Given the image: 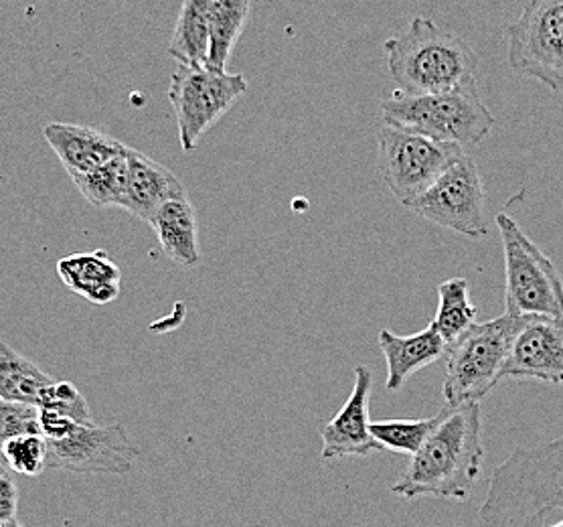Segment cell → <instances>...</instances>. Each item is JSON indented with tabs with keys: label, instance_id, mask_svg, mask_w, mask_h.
Wrapping results in <instances>:
<instances>
[{
	"label": "cell",
	"instance_id": "4fadbf2b",
	"mask_svg": "<svg viewBox=\"0 0 563 527\" xmlns=\"http://www.w3.org/2000/svg\"><path fill=\"white\" fill-rule=\"evenodd\" d=\"M503 377H526L545 384H563V325L536 317L512 341Z\"/></svg>",
	"mask_w": 563,
	"mask_h": 527
},
{
	"label": "cell",
	"instance_id": "30bf717a",
	"mask_svg": "<svg viewBox=\"0 0 563 527\" xmlns=\"http://www.w3.org/2000/svg\"><path fill=\"white\" fill-rule=\"evenodd\" d=\"M507 57L517 74L563 94V0H529L507 26Z\"/></svg>",
	"mask_w": 563,
	"mask_h": 527
},
{
	"label": "cell",
	"instance_id": "44dd1931",
	"mask_svg": "<svg viewBox=\"0 0 563 527\" xmlns=\"http://www.w3.org/2000/svg\"><path fill=\"white\" fill-rule=\"evenodd\" d=\"M252 0H211L207 67L225 72L231 52L244 31Z\"/></svg>",
	"mask_w": 563,
	"mask_h": 527
},
{
	"label": "cell",
	"instance_id": "7c38bea8",
	"mask_svg": "<svg viewBox=\"0 0 563 527\" xmlns=\"http://www.w3.org/2000/svg\"><path fill=\"white\" fill-rule=\"evenodd\" d=\"M373 373L365 365L355 367V386L343 408L329 425L322 426V461L334 463L345 457H367L382 450L369 430V402H372Z\"/></svg>",
	"mask_w": 563,
	"mask_h": 527
},
{
	"label": "cell",
	"instance_id": "cb8c5ba5",
	"mask_svg": "<svg viewBox=\"0 0 563 527\" xmlns=\"http://www.w3.org/2000/svg\"><path fill=\"white\" fill-rule=\"evenodd\" d=\"M435 425H438V414L434 418H423V420L372 422L369 430L382 450H391V452H401V454L413 457L418 450L422 449L426 438L432 435Z\"/></svg>",
	"mask_w": 563,
	"mask_h": 527
},
{
	"label": "cell",
	"instance_id": "ba28073f",
	"mask_svg": "<svg viewBox=\"0 0 563 527\" xmlns=\"http://www.w3.org/2000/svg\"><path fill=\"white\" fill-rule=\"evenodd\" d=\"M462 155L461 146L438 142L411 130L385 122L377 130L379 175L389 194L404 207L428 191Z\"/></svg>",
	"mask_w": 563,
	"mask_h": 527
},
{
	"label": "cell",
	"instance_id": "ffe728a7",
	"mask_svg": "<svg viewBox=\"0 0 563 527\" xmlns=\"http://www.w3.org/2000/svg\"><path fill=\"white\" fill-rule=\"evenodd\" d=\"M53 384L52 375L0 339V398L33 404L38 408Z\"/></svg>",
	"mask_w": 563,
	"mask_h": 527
},
{
	"label": "cell",
	"instance_id": "6da1fadb",
	"mask_svg": "<svg viewBox=\"0 0 563 527\" xmlns=\"http://www.w3.org/2000/svg\"><path fill=\"white\" fill-rule=\"evenodd\" d=\"M485 463L483 414L478 404L444 406L438 425L391 491L404 499L438 497L464 502Z\"/></svg>",
	"mask_w": 563,
	"mask_h": 527
},
{
	"label": "cell",
	"instance_id": "7402d4cb",
	"mask_svg": "<svg viewBox=\"0 0 563 527\" xmlns=\"http://www.w3.org/2000/svg\"><path fill=\"white\" fill-rule=\"evenodd\" d=\"M77 191L93 207H122L129 209V158L122 155L108 161L102 167L71 177Z\"/></svg>",
	"mask_w": 563,
	"mask_h": 527
},
{
	"label": "cell",
	"instance_id": "8992f818",
	"mask_svg": "<svg viewBox=\"0 0 563 527\" xmlns=\"http://www.w3.org/2000/svg\"><path fill=\"white\" fill-rule=\"evenodd\" d=\"M536 317H511L474 322L446 351L444 398L449 406L478 404L497 382L511 353L512 341L527 322Z\"/></svg>",
	"mask_w": 563,
	"mask_h": 527
},
{
	"label": "cell",
	"instance_id": "484cf974",
	"mask_svg": "<svg viewBox=\"0 0 563 527\" xmlns=\"http://www.w3.org/2000/svg\"><path fill=\"white\" fill-rule=\"evenodd\" d=\"M23 435H41L37 406L0 398V447Z\"/></svg>",
	"mask_w": 563,
	"mask_h": 527
},
{
	"label": "cell",
	"instance_id": "4316f807",
	"mask_svg": "<svg viewBox=\"0 0 563 527\" xmlns=\"http://www.w3.org/2000/svg\"><path fill=\"white\" fill-rule=\"evenodd\" d=\"M38 410L55 411V414H62L67 416L76 422H91L90 406L86 398L77 392L76 386L67 384V382H55L45 398L41 402Z\"/></svg>",
	"mask_w": 563,
	"mask_h": 527
},
{
	"label": "cell",
	"instance_id": "3957f363",
	"mask_svg": "<svg viewBox=\"0 0 563 527\" xmlns=\"http://www.w3.org/2000/svg\"><path fill=\"white\" fill-rule=\"evenodd\" d=\"M384 52L387 72L404 94H440L476 79L473 47L428 17H416L406 31L385 41Z\"/></svg>",
	"mask_w": 563,
	"mask_h": 527
},
{
	"label": "cell",
	"instance_id": "9a60e30c",
	"mask_svg": "<svg viewBox=\"0 0 563 527\" xmlns=\"http://www.w3.org/2000/svg\"><path fill=\"white\" fill-rule=\"evenodd\" d=\"M129 158V211L130 216L151 221L154 213L170 199L185 197V185L167 167L153 161L136 149L126 146Z\"/></svg>",
	"mask_w": 563,
	"mask_h": 527
},
{
	"label": "cell",
	"instance_id": "2e32d148",
	"mask_svg": "<svg viewBox=\"0 0 563 527\" xmlns=\"http://www.w3.org/2000/svg\"><path fill=\"white\" fill-rule=\"evenodd\" d=\"M379 348L384 351L385 361H387L385 386L389 392L401 389L410 375L432 365L434 361L446 358V351H449L446 341L438 334L432 325L406 337L384 329L379 333Z\"/></svg>",
	"mask_w": 563,
	"mask_h": 527
},
{
	"label": "cell",
	"instance_id": "277c9868",
	"mask_svg": "<svg viewBox=\"0 0 563 527\" xmlns=\"http://www.w3.org/2000/svg\"><path fill=\"white\" fill-rule=\"evenodd\" d=\"M382 118L385 124L461 149L481 144L495 127V117L483 102L476 79L440 94L411 96L396 90L382 106Z\"/></svg>",
	"mask_w": 563,
	"mask_h": 527
},
{
	"label": "cell",
	"instance_id": "52a82bcc",
	"mask_svg": "<svg viewBox=\"0 0 563 527\" xmlns=\"http://www.w3.org/2000/svg\"><path fill=\"white\" fill-rule=\"evenodd\" d=\"M505 254V312L511 317H541L563 325V281L517 221L497 216Z\"/></svg>",
	"mask_w": 563,
	"mask_h": 527
},
{
	"label": "cell",
	"instance_id": "f1b7e54d",
	"mask_svg": "<svg viewBox=\"0 0 563 527\" xmlns=\"http://www.w3.org/2000/svg\"><path fill=\"white\" fill-rule=\"evenodd\" d=\"M0 527H23V524L14 517V519H11V521H7V524H2Z\"/></svg>",
	"mask_w": 563,
	"mask_h": 527
},
{
	"label": "cell",
	"instance_id": "8fae6325",
	"mask_svg": "<svg viewBox=\"0 0 563 527\" xmlns=\"http://www.w3.org/2000/svg\"><path fill=\"white\" fill-rule=\"evenodd\" d=\"M406 207L450 232L468 238L488 235L485 187L471 156L462 155L452 163L428 191Z\"/></svg>",
	"mask_w": 563,
	"mask_h": 527
},
{
	"label": "cell",
	"instance_id": "9c48e42d",
	"mask_svg": "<svg viewBox=\"0 0 563 527\" xmlns=\"http://www.w3.org/2000/svg\"><path fill=\"white\" fill-rule=\"evenodd\" d=\"M247 88V79L242 74L179 65L170 76L168 100L177 117L183 151H195L207 130L244 96Z\"/></svg>",
	"mask_w": 563,
	"mask_h": 527
},
{
	"label": "cell",
	"instance_id": "83f0119b",
	"mask_svg": "<svg viewBox=\"0 0 563 527\" xmlns=\"http://www.w3.org/2000/svg\"><path fill=\"white\" fill-rule=\"evenodd\" d=\"M19 509V488L9 473L0 475V526L16 517Z\"/></svg>",
	"mask_w": 563,
	"mask_h": 527
},
{
	"label": "cell",
	"instance_id": "d4e9b609",
	"mask_svg": "<svg viewBox=\"0 0 563 527\" xmlns=\"http://www.w3.org/2000/svg\"><path fill=\"white\" fill-rule=\"evenodd\" d=\"M0 454L19 475L38 476L47 471V442L41 435L11 438L0 447Z\"/></svg>",
	"mask_w": 563,
	"mask_h": 527
},
{
	"label": "cell",
	"instance_id": "7a4b0ae2",
	"mask_svg": "<svg viewBox=\"0 0 563 527\" xmlns=\"http://www.w3.org/2000/svg\"><path fill=\"white\" fill-rule=\"evenodd\" d=\"M478 527H563V437L517 449L495 469Z\"/></svg>",
	"mask_w": 563,
	"mask_h": 527
},
{
	"label": "cell",
	"instance_id": "5bb4252c",
	"mask_svg": "<svg viewBox=\"0 0 563 527\" xmlns=\"http://www.w3.org/2000/svg\"><path fill=\"white\" fill-rule=\"evenodd\" d=\"M43 136L52 146L53 153L62 161L69 177L86 175L106 165L124 153L126 144L103 134L100 130L52 122L43 129Z\"/></svg>",
	"mask_w": 563,
	"mask_h": 527
},
{
	"label": "cell",
	"instance_id": "ac0fdd59",
	"mask_svg": "<svg viewBox=\"0 0 563 527\" xmlns=\"http://www.w3.org/2000/svg\"><path fill=\"white\" fill-rule=\"evenodd\" d=\"M158 242L163 245V252L175 264L183 268H192L199 264V230H197V213L192 207L189 195L170 199L161 207L154 218L148 221Z\"/></svg>",
	"mask_w": 563,
	"mask_h": 527
},
{
	"label": "cell",
	"instance_id": "603a6c76",
	"mask_svg": "<svg viewBox=\"0 0 563 527\" xmlns=\"http://www.w3.org/2000/svg\"><path fill=\"white\" fill-rule=\"evenodd\" d=\"M438 298H440L438 310H435L434 321L430 325L450 348L473 327L478 310L471 303L466 278L444 281L438 286Z\"/></svg>",
	"mask_w": 563,
	"mask_h": 527
},
{
	"label": "cell",
	"instance_id": "e0dca14e",
	"mask_svg": "<svg viewBox=\"0 0 563 527\" xmlns=\"http://www.w3.org/2000/svg\"><path fill=\"white\" fill-rule=\"evenodd\" d=\"M57 274L71 293L91 305H110L120 295L122 272L103 250L62 257Z\"/></svg>",
	"mask_w": 563,
	"mask_h": 527
},
{
	"label": "cell",
	"instance_id": "d6986e66",
	"mask_svg": "<svg viewBox=\"0 0 563 527\" xmlns=\"http://www.w3.org/2000/svg\"><path fill=\"white\" fill-rule=\"evenodd\" d=\"M209 13L211 0H183L173 41L168 45L170 57H175L179 65L207 67Z\"/></svg>",
	"mask_w": 563,
	"mask_h": 527
},
{
	"label": "cell",
	"instance_id": "5b68a950",
	"mask_svg": "<svg viewBox=\"0 0 563 527\" xmlns=\"http://www.w3.org/2000/svg\"><path fill=\"white\" fill-rule=\"evenodd\" d=\"M41 437L47 442V469L76 475H126L141 457L122 425L96 426L38 410Z\"/></svg>",
	"mask_w": 563,
	"mask_h": 527
}]
</instances>
